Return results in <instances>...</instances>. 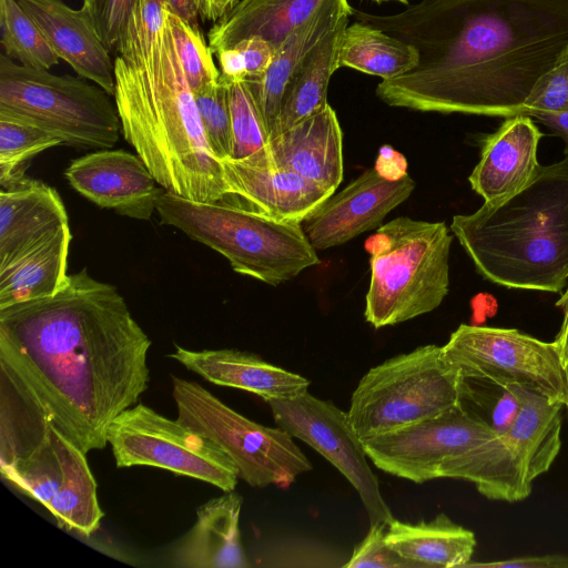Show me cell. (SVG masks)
<instances>
[{"label": "cell", "mask_w": 568, "mask_h": 568, "mask_svg": "<svg viewBox=\"0 0 568 568\" xmlns=\"http://www.w3.org/2000/svg\"><path fill=\"white\" fill-rule=\"evenodd\" d=\"M231 115V160H244L264 152L270 138L251 91L244 81H226Z\"/></svg>", "instance_id": "34"}, {"label": "cell", "mask_w": 568, "mask_h": 568, "mask_svg": "<svg viewBox=\"0 0 568 568\" xmlns=\"http://www.w3.org/2000/svg\"><path fill=\"white\" fill-rule=\"evenodd\" d=\"M418 58L415 47L356 20L344 29L338 50V68L347 67L388 80L415 68Z\"/></svg>", "instance_id": "30"}, {"label": "cell", "mask_w": 568, "mask_h": 568, "mask_svg": "<svg viewBox=\"0 0 568 568\" xmlns=\"http://www.w3.org/2000/svg\"><path fill=\"white\" fill-rule=\"evenodd\" d=\"M178 420L214 442L252 487H288L312 464L280 426L267 427L236 413L197 383L172 376Z\"/></svg>", "instance_id": "11"}, {"label": "cell", "mask_w": 568, "mask_h": 568, "mask_svg": "<svg viewBox=\"0 0 568 568\" xmlns=\"http://www.w3.org/2000/svg\"><path fill=\"white\" fill-rule=\"evenodd\" d=\"M239 0H200L201 18L216 22L226 14Z\"/></svg>", "instance_id": "44"}, {"label": "cell", "mask_w": 568, "mask_h": 568, "mask_svg": "<svg viewBox=\"0 0 568 568\" xmlns=\"http://www.w3.org/2000/svg\"><path fill=\"white\" fill-rule=\"evenodd\" d=\"M64 175L70 185L100 207L148 221L156 212L163 191L136 154L102 149L78 158Z\"/></svg>", "instance_id": "16"}, {"label": "cell", "mask_w": 568, "mask_h": 568, "mask_svg": "<svg viewBox=\"0 0 568 568\" xmlns=\"http://www.w3.org/2000/svg\"><path fill=\"white\" fill-rule=\"evenodd\" d=\"M373 1H376V2H383V1H389V0H373ZM396 1H399V2H403L405 4H408V1L407 0H396Z\"/></svg>", "instance_id": "47"}, {"label": "cell", "mask_w": 568, "mask_h": 568, "mask_svg": "<svg viewBox=\"0 0 568 568\" xmlns=\"http://www.w3.org/2000/svg\"><path fill=\"white\" fill-rule=\"evenodd\" d=\"M83 453L28 386L0 365V473L68 532L89 537L103 517Z\"/></svg>", "instance_id": "5"}, {"label": "cell", "mask_w": 568, "mask_h": 568, "mask_svg": "<svg viewBox=\"0 0 568 568\" xmlns=\"http://www.w3.org/2000/svg\"><path fill=\"white\" fill-rule=\"evenodd\" d=\"M369 460L393 476L423 484L437 478L470 481L488 499L519 501L532 485L506 439L458 405L399 430L362 440Z\"/></svg>", "instance_id": "6"}, {"label": "cell", "mask_w": 568, "mask_h": 568, "mask_svg": "<svg viewBox=\"0 0 568 568\" xmlns=\"http://www.w3.org/2000/svg\"><path fill=\"white\" fill-rule=\"evenodd\" d=\"M243 498L234 490L207 500L196 509V521L171 555L178 568H245L240 513Z\"/></svg>", "instance_id": "24"}, {"label": "cell", "mask_w": 568, "mask_h": 568, "mask_svg": "<svg viewBox=\"0 0 568 568\" xmlns=\"http://www.w3.org/2000/svg\"><path fill=\"white\" fill-rule=\"evenodd\" d=\"M450 231L489 282L560 292L568 282V156L539 166L516 194L455 215Z\"/></svg>", "instance_id": "4"}, {"label": "cell", "mask_w": 568, "mask_h": 568, "mask_svg": "<svg viewBox=\"0 0 568 568\" xmlns=\"http://www.w3.org/2000/svg\"><path fill=\"white\" fill-rule=\"evenodd\" d=\"M18 1L59 59L114 97V61L83 6L73 9L63 0Z\"/></svg>", "instance_id": "18"}, {"label": "cell", "mask_w": 568, "mask_h": 568, "mask_svg": "<svg viewBox=\"0 0 568 568\" xmlns=\"http://www.w3.org/2000/svg\"><path fill=\"white\" fill-rule=\"evenodd\" d=\"M518 414L503 435L528 483L549 470L561 447V403L524 386L514 385Z\"/></svg>", "instance_id": "26"}, {"label": "cell", "mask_w": 568, "mask_h": 568, "mask_svg": "<svg viewBox=\"0 0 568 568\" xmlns=\"http://www.w3.org/2000/svg\"><path fill=\"white\" fill-rule=\"evenodd\" d=\"M452 242L445 222L399 216L381 225L365 242L371 266L366 322L381 328L437 308L449 291Z\"/></svg>", "instance_id": "8"}, {"label": "cell", "mask_w": 568, "mask_h": 568, "mask_svg": "<svg viewBox=\"0 0 568 568\" xmlns=\"http://www.w3.org/2000/svg\"><path fill=\"white\" fill-rule=\"evenodd\" d=\"M266 403L277 426L316 450L355 488L371 525H388L394 519L348 413L307 390Z\"/></svg>", "instance_id": "14"}, {"label": "cell", "mask_w": 568, "mask_h": 568, "mask_svg": "<svg viewBox=\"0 0 568 568\" xmlns=\"http://www.w3.org/2000/svg\"><path fill=\"white\" fill-rule=\"evenodd\" d=\"M386 541L399 556L420 568L466 567L477 544L471 530L445 514L418 523L394 518L387 525Z\"/></svg>", "instance_id": "27"}, {"label": "cell", "mask_w": 568, "mask_h": 568, "mask_svg": "<svg viewBox=\"0 0 568 568\" xmlns=\"http://www.w3.org/2000/svg\"><path fill=\"white\" fill-rule=\"evenodd\" d=\"M193 95L213 154L220 161L230 159L232 129L226 84L219 79L194 91Z\"/></svg>", "instance_id": "36"}, {"label": "cell", "mask_w": 568, "mask_h": 568, "mask_svg": "<svg viewBox=\"0 0 568 568\" xmlns=\"http://www.w3.org/2000/svg\"><path fill=\"white\" fill-rule=\"evenodd\" d=\"M564 366H565L566 389H567V400H566L565 407L568 409V362Z\"/></svg>", "instance_id": "46"}, {"label": "cell", "mask_w": 568, "mask_h": 568, "mask_svg": "<svg viewBox=\"0 0 568 568\" xmlns=\"http://www.w3.org/2000/svg\"><path fill=\"white\" fill-rule=\"evenodd\" d=\"M459 372L442 346H419L372 367L352 394L348 416L361 440L393 433L458 405Z\"/></svg>", "instance_id": "10"}, {"label": "cell", "mask_w": 568, "mask_h": 568, "mask_svg": "<svg viewBox=\"0 0 568 568\" xmlns=\"http://www.w3.org/2000/svg\"><path fill=\"white\" fill-rule=\"evenodd\" d=\"M0 31L3 53L19 63L49 70L59 57L18 0H0Z\"/></svg>", "instance_id": "33"}, {"label": "cell", "mask_w": 568, "mask_h": 568, "mask_svg": "<svg viewBox=\"0 0 568 568\" xmlns=\"http://www.w3.org/2000/svg\"><path fill=\"white\" fill-rule=\"evenodd\" d=\"M387 524L376 523L369 526L366 537L355 547L346 568H420L417 564L403 558L386 541Z\"/></svg>", "instance_id": "38"}, {"label": "cell", "mask_w": 568, "mask_h": 568, "mask_svg": "<svg viewBox=\"0 0 568 568\" xmlns=\"http://www.w3.org/2000/svg\"><path fill=\"white\" fill-rule=\"evenodd\" d=\"M323 0H239L207 32L213 53L239 41L261 37L276 51L285 39L305 23Z\"/></svg>", "instance_id": "25"}, {"label": "cell", "mask_w": 568, "mask_h": 568, "mask_svg": "<svg viewBox=\"0 0 568 568\" xmlns=\"http://www.w3.org/2000/svg\"><path fill=\"white\" fill-rule=\"evenodd\" d=\"M220 64L221 78L244 81L266 72L275 54L274 48L261 37H251L235 45L214 53Z\"/></svg>", "instance_id": "37"}, {"label": "cell", "mask_w": 568, "mask_h": 568, "mask_svg": "<svg viewBox=\"0 0 568 568\" xmlns=\"http://www.w3.org/2000/svg\"><path fill=\"white\" fill-rule=\"evenodd\" d=\"M0 113L30 122L73 148L114 146L121 122L111 95L78 75L16 63L0 54Z\"/></svg>", "instance_id": "9"}, {"label": "cell", "mask_w": 568, "mask_h": 568, "mask_svg": "<svg viewBox=\"0 0 568 568\" xmlns=\"http://www.w3.org/2000/svg\"><path fill=\"white\" fill-rule=\"evenodd\" d=\"M458 406L468 416L503 436L515 420L520 402L514 385L460 375Z\"/></svg>", "instance_id": "31"}, {"label": "cell", "mask_w": 568, "mask_h": 568, "mask_svg": "<svg viewBox=\"0 0 568 568\" xmlns=\"http://www.w3.org/2000/svg\"><path fill=\"white\" fill-rule=\"evenodd\" d=\"M525 114L568 112V55L536 83L524 105Z\"/></svg>", "instance_id": "39"}, {"label": "cell", "mask_w": 568, "mask_h": 568, "mask_svg": "<svg viewBox=\"0 0 568 568\" xmlns=\"http://www.w3.org/2000/svg\"><path fill=\"white\" fill-rule=\"evenodd\" d=\"M232 193L245 204L282 221L302 222L334 192L285 169L244 160L222 161Z\"/></svg>", "instance_id": "20"}, {"label": "cell", "mask_w": 568, "mask_h": 568, "mask_svg": "<svg viewBox=\"0 0 568 568\" xmlns=\"http://www.w3.org/2000/svg\"><path fill=\"white\" fill-rule=\"evenodd\" d=\"M63 144L50 132L12 115L0 113V185L12 187L27 178L24 163L40 152Z\"/></svg>", "instance_id": "32"}, {"label": "cell", "mask_w": 568, "mask_h": 568, "mask_svg": "<svg viewBox=\"0 0 568 568\" xmlns=\"http://www.w3.org/2000/svg\"><path fill=\"white\" fill-rule=\"evenodd\" d=\"M106 437L118 468L159 467L223 491L234 490L240 479L235 464L214 442L142 403L119 414Z\"/></svg>", "instance_id": "12"}, {"label": "cell", "mask_w": 568, "mask_h": 568, "mask_svg": "<svg viewBox=\"0 0 568 568\" xmlns=\"http://www.w3.org/2000/svg\"><path fill=\"white\" fill-rule=\"evenodd\" d=\"M541 132L531 116H508L483 140L480 160L468 181L484 203L496 204L519 192L537 173Z\"/></svg>", "instance_id": "19"}, {"label": "cell", "mask_w": 568, "mask_h": 568, "mask_svg": "<svg viewBox=\"0 0 568 568\" xmlns=\"http://www.w3.org/2000/svg\"><path fill=\"white\" fill-rule=\"evenodd\" d=\"M562 310L564 320L559 333L554 343L556 344L562 364L568 362V288L556 303Z\"/></svg>", "instance_id": "45"}, {"label": "cell", "mask_w": 568, "mask_h": 568, "mask_svg": "<svg viewBox=\"0 0 568 568\" xmlns=\"http://www.w3.org/2000/svg\"><path fill=\"white\" fill-rule=\"evenodd\" d=\"M352 8L347 0H323L316 12L275 51L266 72L245 80L270 141L276 135L283 97L296 69L331 29L344 18L351 17Z\"/></svg>", "instance_id": "23"}, {"label": "cell", "mask_w": 568, "mask_h": 568, "mask_svg": "<svg viewBox=\"0 0 568 568\" xmlns=\"http://www.w3.org/2000/svg\"><path fill=\"white\" fill-rule=\"evenodd\" d=\"M529 116L537 119L562 139L564 154L568 156V112H534Z\"/></svg>", "instance_id": "42"}, {"label": "cell", "mask_w": 568, "mask_h": 568, "mask_svg": "<svg viewBox=\"0 0 568 568\" xmlns=\"http://www.w3.org/2000/svg\"><path fill=\"white\" fill-rule=\"evenodd\" d=\"M150 347L116 287L85 268L52 296L0 308V365L85 454L146 390Z\"/></svg>", "instance_id": "2"}, {"label": "cell", "mask_w": 568, "mask_h": 568, "mask_svg": "<svg viewBox=\"0 0 568 568\" xmlns=\"http://www.w3.org/2000/svg\"><path fill=\"white\" fill-rule=\"evenodd\" d=\"M165 17L169 22L178 57L192 92L200 88L217 82L221 75L214 63L213 51L200 28H195L173 13L165 6Z\"/></svg>", "instance_id": "35"}, {"label": "cell", "mask_w": 568, "mask_h": 568, "mask_svg": "<svg viewBox=\"0 0 568 568\" xmlns=\"http://www.w3.org/2000/svg\"><path fill=\"white\" fill-rule=\"evenodd\" d=\"M348 18L331 29L296 69L283 97L275 136L328 104L327 88L338 69L339 43Z\"/></svg>", "instance_id": "29"}, {"label": "cell", "mask_w": 568, "mask_h": 568, "mask_svg": "<svg viewBox=\"0 0 568 568\" xmlns=\"http://www.w3.org/2000/svg\"><path fill=\"white\" fill-rule=\"evenodd\" d=\"M414 189L415 181L405 172L388 176L377 166L368 169L307 214L301 222L303 231L316 251L345 244L378 229Z\"/></svg>", "instance_id": "15"}, {"label": "cell", "mask_w": 568, "mask_h": 568, "mask_svg": "<svg viewBox=\"0 0 568 568\" xmlns=\"http://www.w3.org/2000/svg\"><path fill=\"white\" fill-rule=\"evenodd\" d=\"M161 223L176 227L227 258L234 272L276 286L320 263L301 222L252 206L196 202L163 191Z\"/></svg>", "instance_id": "7"}, {"label": "cell", "mask_w": 568, "mask_h": 568, "mask_svg": "<svg viewBox=\"0 0 568 568\" xmlns=\"http://www.w3.org/2000/svg\"><path fill=\"white\" fill-rule=\"evenodd\" d=\"M138 0H83L94 29L104 45L111 51L121 41L129 17Z\"/></svg>", "instance_id": "40"}, {"label": "cell", "mask_w": 568, "mask_h": 568, "mask_svg": "<svg viewBox=\"0 0 568 568\" xmlns=\"http://www.w3.org/2000/svg\"><path fill=\"white\" fill-rule=\"evenodd\" d=\"M351 16L418 51L415 68L378 83L390 106L525 114L538 80L568 55V0H422L395 14Z\"/></svg>", "instance_id": "1"}, {"label": "cell", "mask_w": 568, "mask_h": 568, "mask_svg": "<svg viewBox=\"0 0 568 568\" xmlns=\"http://www.w3.org/2000/svg\"><path fill=\"white\" fill-rule=\"evenodd\" d=\"M71 241L65 225L0 271V308L58 293L67 281Z\"/></svg>", "instance_id": "28"}, {"label": "cell", "mask_w": 568, "mask_h": 568, "mask_svg": "<svg viewBox=\"0 0 568 568\" xmlns=\"http://www.w3.org/2000/svg\"><path fill=\"white\" fill-rule=\"evenodd\" d=\"M69 225L58 192L27 178L0 190V271H3L45 239Z\"/></svg>", "instance_id": "21"}, {"label": "cell", "mask_w": 568, "mask_h": 568, "mask_svg": "<svg viewBox=\"0 0 568 568\" xmlns=\"http://www.w3.org/2000/svg\"><path fill=\"white\" fill-rule=\"evenodd\" d=\"M115 50L121 131L158 183L192 201L241 205L206 140L166 17L153 36L126 28Z\"/></svg>", "instance_id": "3"}, {"label": "cell", "mask_w": 568, "mask_h": 568, "mask_svg": "<svg viewBox=\"0 0 568 568\" xmlns=\"http://www.w3.org/2000/svg\"><path fill=\"white\" fill-rule=\"evenodd\" d=\"M244 161L293 171L334 192L343 180V133L335 111L327 104L271 140L263 156Z\"/></svg>", "instance_id": "17"}, {"label": "cell", "mask_w": 568, "mask_h": 568, "mask_svg": "<svg viewBox=\"0 0 568 568\" xmlns=\"http://www.w3.org/2000/svg\"><path fill=\"white\" fill-rule=\"evenodd\" d=\"M442 351L462 376L524 386L566 404L565 366L554 342L515 328L462 324Z\"/></svg>", "instance_id": "13"}, {"label": "cell", "mask_w": 568, "mask_h": 568, "mask_svg": "<svg viewBox=\"0 0 568 568\" xmlns=\"http://www.w3.org/2000/svg\"><path fill=\"white\" fill-rule=\"evenodd\" d=\"M165 6L185 22L200 28V0H165Z\"/></svg>", "instance_id": "43"}, {"label": "cell", "mask_w": 568, "mask_h": 568, "mask_svg": "<svg viewBox=\"0 0 568 568\" xmlns=\"http://www.w3.org/2000/svg\"><path fill=\"white\" fill-rule=\"evenodd\" d=\"M469 567L490 568H568V555L524 556L490 562H469Z\"/></svg>", "instance_id": "41"}, {"label": "cell", "mask_w": 568, "mask_h": 568, "mask_svg": "<svg viewBox=\"0 0 568 568\" xmlns=\"http://www.w3.org/2000/svg\"><path fill=\"white\" fill-rule=\"evenodd\" d=\"M210 383L239 388L270 399L294 397L305 390V377L237 349L191 351L175 346L168 355Z\"/></svg>", "instance_id": "22"}]
</instances>
